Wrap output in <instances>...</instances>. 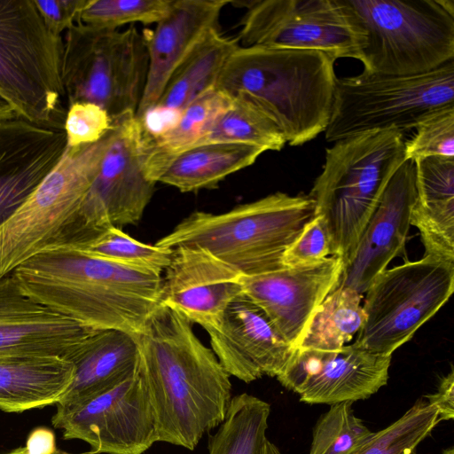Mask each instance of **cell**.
<instances>
[{
	"mask_svg": "<svg viewBox=\"0 0 454 454\" xmlns=\"http://www.w3.org/2000/svg\"><path fill=\"white\" fill-rule=\"evenodd\" d=\"M138 360L137 336L114 329L95 332L72 359L74 376L55 414L67 413L121 383L136 372Z\"/></svg>",
	"mask_w": 454,
	"mask_h": 454,
	"instance_id": "cell-23",
	"label": "cell"
},
{
	"mask_svg": "<svg viewBox=\"0 0 454 454\" xmlns=\"http://www.w3.org/2000/svg\"><path fill=\"white\" fill-rule=\"evenodd\" d=\"M329 255L331 239L325 221L320 215H315L285 252L283 263L286 267L311 265Z\"/></svg>",
	"mask_w": 454,
	"mask_h": 454,
	"instance_id": "cell-38",
	"label": "cell"
},
{
	"mask_svg": "<svg viewBox=\"0 0 454 454\" xmlns=\"http://www.w3.org/2000/svg\"><path fill=\"white\" fill-rule=\"evenodd\" d=\"M439 422L437 409L419 399L394 423L373 432L350 454H414Z\"/></svg>",
	"mask_w": 454,
	"mask_h": 454,
	"instance_id": "cell-32",
	"label": "cell"
},
{
	"mask_svg": "<svg viewBox=\"0 0 454 454\" xmlns=\"http://www.w3.org/2000/svg\"><path fill=\"white\" fill-rule=\"evenodd\" d=\"M426 398L429 404L437 409L440 421L454 418V370L452 366L450 372L441 380L437 391L426 395Z\"/></svg>",
	"mask_w": 454,
	"mask_h": 454,
	"instance_id": "cell-40",
	"label": "cell"
},
{
	"mask_svg": "<svg viewBox=\"0 0 454 454\" xmlns=\"http://www.w3.org/2000/svg\"><path fill=\"white\" fill-rule=\"evenodd\" d=\"M270 404L242 393L232 397L225 419L211 435L209 454H261Z\"/></svg>",
	"mask_w": 454,
	"mask_h": 454,
	"instance_id": "cell-31",
	"label": "cell"
},
{
	"mask_svg": "<svg viewBox=\"0 0 454 454\" xmlns=\"http://www.w3.org/2000/svg\"><path fill=\"white\" fill-rule=\"evenodd\" d=\"M343 270L340 258L330 255L315 264L286 267L256 276H242L243 293L268 316L283 339L296 348L319 305L332 293Z\"/></svg>",
	"mask_w": 454,
	"mask_h": 454,
	"instance_id": "cell-16",
	"label": "cell"
},
{
	"mask_svg": "<svg viewBox=\"0 0 454 454\" xmlns=\"http://www.w3.org/2000/svg\"><path fill=\"white\" fill-rule=\"evenodd\" d=\"M240 20L242 46L318 51L360 60L364 33L346 0H254Z\"/></svg>",
	"mask_w": 454,
	"mask_h": 454,
	"instance_id": "cell-13",
	"label": "cell"
},
{
	"mask_svg": "<svg viewBox=\"0 0 454 454\" xmlns=\"http://www.w3.org/2000/svg\"><path fill=\"white\" fill-rule=\"evenodd\" d=\"M67 247L160 275L168 266L172 255L170 248L143 243L114 227L108 228L82 244Z\"/></svg>",
	"mask_w": 454,
	"mask_h": 454,
	"instance_id": "cell-33",
	"label": "cell"
},
{
	"mask_svg": "<svg viewBox=\"0 0 454 454\" xmlns=\"http://www.w3.org/2000/svg\"><path fill=\"white\" fill-rule=\"evenodd\" d=\"M52 425L66 440L90 446L89 454H143L159 442L155 419L138 366L130 377L70 411Z\"/></svg>",
	"mask_w": 454,
	"mask_h": 454,
	"instance_id": "cell-14",
	"label": "cell"
},
{
	"mask_svg": "<svg viewBox=\"0 0 454 454\" xmlns=\"http://www.w3.org/2000/svg\"><path fill=\"white\" fill-rule=\"evenodd\" d=\"M114 135L76 218L56 247H75L110 227L137 223L154 193L145 176L141 127L135 114L114 120ZM52 248V247H51Z\"/></svg>",
	"mask_w": 454,
	"mask_h": 454,
	"instance_id": "cell-12",
	"label": "cell"
},
{
	"mask_svg": "<svg viewBox=\"0 0 454 454\" xmlns=\"http://www.w3.org/2000/svg\"><path fill=\"white\" fill-rule=\"evenodd\" d=\"M164 271L160 305L205 331L215 327L230 303L243 293L241 275L199 247L173 248Z\"/></svg>",
	"mask_w": 454,
	"mask_h": 454,
	"instance_id": "cell-20",
	"label": "cell"
},
{
	"mask_svg": "<svg viewBox=\"0 0 454 454\" xmlns=\"http://www.w3.org/2000/svg\"><path fill=\"white\" fill-rule=\"evenodd\" d=\"M261 454H281L278 448L268 438L263 442Z\"/></svg>",
	"mask_w": 454,
	"mask_h": 454,
	"instance_id": "cell-43",
	"label": "cell"
},
{
	"mask_svg": "<svg viewBox=\"0 0 454 454\" xmlns=\"http://www.w3.org/2000/svg\"><path fill=\"white\" fill-rule=\"evenodd\" d=\"M263 153L253 145L213 142L164 157H144L143 165L151 181L190 192L215 187L229 175L254 164Z\"/></svg>",
	"mask_w": 454,
	"mask_h": 454,
	"instance_id": "cell-24",
	"label": "cell"
},
{
	"mask_svg": "<svg viewBox=\"0 0 454 454\" xmlns=\"http://www.w3.org/2000/svg\"><path fill=\"white\" fill-rule=\"evenodd\" d=\"M352 402L330 405L317 421L309 454H350L372 434L354 414Z\"/></svg>",
	"mask_w": 454,
	"mask_h": 454,
	"instance_id": "cell-34",
	"label": "cell"
},
{
	"mask_svg": "<svg viewBox=\"0 0 454 454\" xmlns=\"http://www.w3.org/2000/svg\"><path fill=\"white\" fill-rule=\"evenodd\" d=\"M414 163L411 225L419 231L425 255L454 262V159L427 157Z\"/></svg>",
	"mask_w": 454,
	"mask_h": 454,
	"instance_id": "cell-25",
	"label": "cell"
},
{
	"mask_svg": "<svg viewBox=\"0 0 454 454\" xmlns=\"http://www.w3.org/2000/svg\"><path fill=\"white\" fill-rule=\"evenodd\" d=\"M47 28L61 35L79 22L82 10L89 0H34Z\"/></svg>",
	"mask_w": 454,
	"mask_h": 454,
	"instance_id": "cell-39",
	"label": "cell"
},
{
	"mask_svg": "<svg viewBox=\"0 0 454 454\" xmlns=\"http://www.w3.org/2000/svg\"><path fill=\"white\" fill-rule=\"evenodd\" d=\"M7 454H28L25 447L19 448Z\"/></svg>",
	"mask_w": 454,
	"mask_h": 454,
	"instance_id": "cell-44",
	"label": "cell"
},
{
	"mask_svg": "<svg viewBox=\"0 0 454 454\" xmlns=\"http://www.w3.org/2000/svg\"><path fill=\"white\" fill-rule=\"evenodd\" d=\"M415 130L413 137L405 141V160L427 157L454 159V106L427 117Z\"/></svg>",
	"mask_w": 454,
	"mask_h": 454,
	"instance_id": "cell-36",
	"label": "cell"
},
{
	"mask_svg": "<svg viewBox=\"0 0 454 454\" xmlns=\"http://www.w3.org/2000/svg\"><path fill=\"white\" fill-rule=\"evenodd\" d=\"M95 332L27 296L12 273L0 278V356L72 361Z\"/></svg>",
	"mask_w": 454,
	"mask_h": 454,
	"instance_id": "cell-19",
	"label": "cell"
},
{
	"mask_svg": "<svg viewBox=\"0 0 454 454\" xmlns=\"http://www.w3.org/2000/svg\"><path fill=\"white\" fill-rule=\"evenodd\" d=\"M114 127L110 114L90 102L68 105L64 122L67 146L75 148L99 141Z\"/></svg>",
	"mask_w": 454,
	"mask_h": 454,
	"instance_id": "cell-37",
	"label": "cell"
},
{
	"mask_svg": "<svg viewBox=\"0 0 454 454\" xmlns=\"http://www.w3.org/2000/svg\"><path fill=\"white\" fill-rule=\"evenodd\" d=\"M336 59L318 51L238 46L215 87L246 93L271 117L286 143L301 145L325 132L331 117Z\"/></svg>",
	"mask_w": 454,
	"mask_h": 454,
	"instance_id": "cell-3",
	"label": "cell"
},
{
	"mask_svg": "<svg viewBox=\"0 0 454 454\" xmlns=\"http://www.w3.org/2000/svg\"><path fill=\"white\" fill-rule=\"evenodd\" d=\"M63 43L62 83L68 105L96 104L113 120L136 114L149 65L143 34L134 26L118 30L78 22Z\"/></svg>",
	"mask_w": 454,
	"mask_h": 454,
	"instance_id": "cell-9",
	"label": "cell"
},
{
	"mask_svg": "<svg viewBox=\"0 0 454 454\" xmlns=\"http://www.w3.org/2000/svg\"><path fill=\"white\" fill-rule=\"evenodd\" d=\"M75 367L59 356H0V410L21 412L57 404Z\"/></svg>",
	"mask_w": 454,
	"mask_h": 454,
	"instance_id": "cell-26",
	"label": "cell"
},
{
	"mask_svg": "<svg viewBox=\"0 0 454 454\" xmlns=\"http://www.w3.org/2000/svg\"><path fill=\"white\" fill-rule=\"evenodd\" d=\"M454 106V59L427 73H363L337 77L328 142L369 131L415 129L427 117Z\"/></svg>",
	"mask_w": 454,
	"mask_h": 454,
	"instance_id": "cell-8",
	"label": "cell"
},
{
	"mask_svg": "<svg viewBox=\"0 0 454 454\" xmlns=\"http://www.w3.org/2000/svg\"><path fill=\"white\" fill-rule=\"evenodd\" d=\"M137 344L159 442L194 450L225 419L232 399L231 376L192 323L168 307L157 308Z\"/></svg>",
	"mask_w": 454,
	"mask_h": 454,
	"instance_id": "cell-1",
	"label": "cell"
},
{
	"mask_svg": "<svg viewBox=\"0 0 454 454\" xmlns=\"http://www.w3.org/2000/svg\"><path fill=\"white\" fill-rule=\"evenodd\" d=\"M232 97L216 87L190 103L169 129L155 137L142 134L145 158H160L195 145L231 106Z\"/></svg>",
	"mask_w": 454,
	"mask_h": 454,
	"instance_id": "cell-30",
	"label": "cell"
},
{
	"mask_svg": "<svg viewBox=\"0 0 454 454\" xmlns=\"http://www.w3.org/2000/svg\"><path fill=\"white\" fill-rule=\"evenodd\" d=\"M403 132H364L338 140L325 150V163L309 196L325 221L332 255L343 268L352 260L360 237L388 182L405 161Z\"/></svg>",
	"mask_w": 454,
	"mask_h": 454,
	"instance_id": "cell-5",
	"label": "cell"
},
{
	"mask_svg": "<svg viewBox=\"0 0 454 454\" xmlns=\"http://www.w3.org/2000/svg\"><path fill=\"white\" fill-rule=\"evenodd\" d=\"M63 40L34 0H0V95L20 118L64 130Z\"/></svg>",
	"mask_w": 454,
	"mask_h": 454,
	"instance_id": "cell-7",
	"label": "cell"
},
{
	"mask_svg": "<svg viewBox=\"0 0 454 454\" xmlns=\"http://www.w3.org/2000/svg\"><path fill=\"white\" fill-rule=\"evenodd\" d=\"M362 27L364 71L391 75L430 72L454 59L451 0H346Z\"/></svg>",
	"mask_w": 454,
	"mask_h": 454,
	"instance_id": "cell-6",
	"label": "cell"
},
{
	"mask_svg": "<svg viewBox=\"0 0 454 454\" xmlns=\"http://www.w3.org/2000/svg\"><path fill=\"white\" fill-rule=\"evenodd\" d=\"M114 128L96 143L67 146L55 168L0 224V278L63 240L99 168Z\"/></svg>",
	"mask_w": 454,
	"mask_h": 454,
	"instance_id": "cell-10",
	"label": "cell"
},
{
	"mask_svg": "<svg viewBox=\"0 0 454 454\" xmlns=\"http://www.w3.org/2000/svg\"><path fill=\"white\" fill-rule=\"evenodd\" d=\"M415 201V163L405 160L388 182L335 288H351L361 295L367 291L403 249Z\"/></svg>",
	"mask_w": 454,
	"mask_h": 454,
	"instance_id": "cell-18",
	"label": "cell"
},
{
	"mask_svg": "<svg viewBox=\"0 0 454 454\" xmlns=\"http://www.w3.org/2000/svg\"><path fill=\"white\" fill-rule=\"evenodd\" d=\"M391 356L356 342L335 350L295 348L276 378L306 403H353L369 398L387 384Z\"/></svg>",
	"mask_w": 454,
	"mask_h": 454,
	"instance_id": "cell-15",
	"label": "cell"
},
{
	"mask_svg": "<svg viewBox=\"0 0 454 454\" xmlns=\"http://www.w3.org/2000/svg\"><path fill=\"white\" fill-rule=\"evenodd\" d=\"M442 454H454V448L449 447V448L445 449Z\"/></svg>",
	"mask_w": 454,
	"mask_h": 454,
	"instance_id": "cell-45",
	"label": "cell"
},
{
	"mask_svg": "<svg viewBox=\"0 0 454 454\" xmlns=\"http://www.w3.org/2000/svg\"><path fill=\"white\" fill-rule=\"evenodd\" d=\"M362 295L351 288H335L314 313L296 348L339 349L358 333L365 321Z\"/></svg>",
	"mask_w": 454,
	"mask_h": 454,
	"instance_id": "cell-29",
	"label": "cell"
},
{
	"mask_svg": "<svg viewBox=\"0 0 454 454\" xmlns=\"http://www.w3.org/2000/svg\"><path fill=\"white\" fill-rule=\"evenodd\" d=\"M227 0H173L165 17L153 30L143 32L149 65L142 98L136 112L140 118L160 98L176 68L211 30L219 28Z\"/></svg>",
	"mask_w": 454,
	"mask_h": 454,
	"instance_id": "cell-22",
	"label": "cell"
},
{
	"mask_svg": "<svg viewBox=\"0 0 454 454\" xmlns=\"http://www.w3.org/2000/svg\"><path fill=\"white\" fill-rule=\"evenodd\" d=\"M206 332L224 370L246 383L279 375L295 349L244 293L230 303L219 323Z\"/></svg>",
	"mask_w": 454,
	"mask_h": 454,
	"instance_id": "cell-17",
	"label": "cell"
},
{
	"mask_svg": "<svg viewBox=\"0 0 454 454\" xmlns=\"http://www.w3.org/2000/svg\"><path fill=\"white\" fill-rule=\"evenodd\" d=\"M213 142L248 145L264 152L280 151L286 144L271 117L246 93L232 96L231 106L195 145Z\"/></svg>",
	"mask_w": 454,
	"mask_h": 454,
	"instance_id": "cell-28",
	"label": "cell"
},
{
	"mask_svg": "<svg viewBox=\"0 0 454 454\" xmlns=\"http://www.w3.org/2000/svg\"><path fill=\"white\" fill-rule=\"evenodd\" d=\"M173 0H89L79 22L106 29L126 24L158 23L170 9Z\"/></svg>",
	"mask_w": 454,
	"mask_h": 454,
	"instance_id": "cell-35",
	"label": "cell"
},
{
	"mask_svg": "<svg viewBox=\"0 0 454 454\" xmlns=\"http://www.w3.org/2000/svg\"><path fill=\"white\" fill-rule=\"evenodd\" d=\"M20 118L12 106L0 95V121Z\"/></svg>",
	"mask_w": 454,
	"mask_h": 454,
	"instance_id": "cell-42",
	"label": "cell"
},
{
	"mask_svg": "<svg viewBox=\"0 0 454 454\" xmlns=\"http://www.w3.org/2000/svg\"><path fill=\"white\" fill-rule=\"evenodd\" d=\"M25 448L28 454H57L54 434L44 427L31 432Z\"/></svg>",
	"mask_w": 454,
	"mask_h": 454,
	"instance_id": "cell-41",
	"label": "cell"
},
{
	"mask_svg": "<svg viewBox=\"0 0 454 454\" xmlns=\"http://www.w3.org/2000/svg\"><path fill=\"white\" fill-rule=\"evenodd\" d=\"M238 46V37L225 36L219 28L209 31L173 72L153 108L181 112L215 88L226 61Z\"/></svg>",
	"mask_w": 454,
	"mask_h": 454,
	"instance_id": "cell-27",
	"label": "cell"
},
{
	"mask_svg": "<svg viewBox=\"0 0 454 454\" xmlns=\"http://www.w3.org/2000/svg\"><path fill=\"white\" fill-rule=\"evenodd\" d=\"M65 131L22 118L0 121V224L27 200L59 162Z\"/></svg>",
	"mask_w": 454,
	"mask_h": 454,
	"instance_id": "cell-21",
	"label": "cell"
},
{
	"mask_svg": "<svg viewBox=\"0 0 454 454\" xmlns=\"http://www.w3.org/2000/svg\"><path fill=\"white\" fill-rule=\"evenodd\" d=\"M454 290V262L432 255L386 269L364 293L365 321L356 343L392 356L449 300Z\"/></svg>",
	"mask_w": 454,
	"mask_h": 454,
	"instance_id": "cell-11",
	"label": "cell"
},
{
	"mask_svg": "<svg viewBox=\"0 0 454 454\" xmlns=\"http://www.w3.org/2000/svg\"><path fill=\"white\" fill-rule=\"evenodd\" d=\"M315 214L309 195L278 192L221 214L195 211L155 244L199 247L242 276H256L286 268L285 252Z\"/></svg>",
	"mask_w": 454,
	"mask_h": 454,
	"instance_id": "cell-4",
	"label": "cell"
},
{
	"mask_svg": "<svg viewBox=\"0 0 454 454\" xmlns=\"http://www.w3.org/2000/svg\"><path fill=\"white\" fill-rule=\"evenodd\" d=\"M12 274L27 296L94 331L138 336L160 305V274L72 247L43 250Z\"/></svg>",
	"mask_w": 454,
	"mask_h": 454,
	"instance_id": "cell-2",
	"label": "cell"
}]
</instances>
